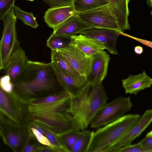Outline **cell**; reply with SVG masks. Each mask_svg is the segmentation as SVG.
<instances>
[{
    "label": "cell",
    "mask_w": 152,
    "mask_h": 152,
    "mask_svg": "<svg viewBox=\"0 0 152 152\" xmlns=\"http://www.w3.org/2000/svg\"><path fill=\"white\" fill-rule=\"evenodd\" d=\"M109 4L107 0H73L72 6L75 12L77 13Z\"/></svg>",
    "instance_id": "603a6c76"
},
{
    "label": "cell",
    "mask_w": 152,
    "mask_h": 152,
    "mask_svg": "<svg viewBox=\"0 0 152 152\" xmlns=\"http://www.w3.org/2000/svg\"><path fill=\"white\" fill-rule=\"evenodd\" d=\"M80 34L99 42L111 54H118L116 42L119 35L121 34L119 32L113 29L93 27L85 30Z\"/></svg>",
    "instance_id": "7c38bea8"
},
{
    "label": "cell",
    "mask_w": 152,
    "mask_h": 152,
    "mask_svg": "<svg viewBox=\"0 0 152 152\" xmlns=\"http://www.w3.org/2000/svg\"><path fill=\"white\" fill-rule=\"evenodd\" d=\"M137 114L124 115L118 120L92 131L87 152H107L130 131L139 120Z\"/></svg>",
    "instance_id": "3957f363"
},
{
    "label": "cell",
    "mask_w": 152,
    "mask_h": 152,
    "mask_svg": "<svg viewBox=\"0 0 152 152\" xmlns=\"http://www.w3.org/2000/svg\"><path fill=\"white\" fill-rule=\"evenodd\" d=\"M76 13L72 6L50 8L45 13L44 21L53 29Z\"/></svg>",
    "instance_id": "d6986e66"
},
{
    "label": "cell",
    "mask_w": 152,
    "mask_h": 152,
    "mask_svg": "<svg viewBox=\"0 0 152 152\" xmlns=\"http://www.w3.org/2000/svg\"><path fill=\"white\" fill-rule=\"evenodd\" d=\"M147 3L149 7H152V0H147Z\"/></svg>",
    "instance_id": "f35d334b"
},
{
    "label": "cell",
    "mask_w": 152,
    "mask_h": 152,
    "mask_svg": "<svg viewBox=\"0 0 152 152\" xmlns=\"http://www.w3.org/2000/svg\"><path fill=\"white\" fill-rule=\"evenodd\" d=\"M51 62L54 64L61 71L77 81L81 85L86 83V78L81 76L69 62L56 50H52Z\"/></svg>",
    "instance_id": "ffe728a7"
},
{
    "label": "cell",
    "mask_w": 152,
    "mask_h": 152,
    "mask_svg": "<svg viewBox=\"0 0 152 152\" xmlns=\"http://www.w3.org/2000/svg\"><path fill=\"white\" fill-rule=\"evenodd\" d=\"M93 27L84 22L75 13L53 29L52 34L71 38Z\"/></svg>",
    "instance_id": "5bb4252c"
},
{
    "label": "cell",
    "mask_w": 152,
    "mask_h": 152,
    "mask_svg": "<svg viewBox=\"0 0 152 152\" xmlns=\"http://www.w3.org/2000/svg\"><path fill=\"white\" fill-rule=\"evenodd\" d=\"M15 0H0V20L13 7Z\"/></svg>",
    "instance_id": "1f68e13d"
},
{
    "label": "cell",
    "mask_w": 152,
    "mask_h": 152,
    "mask_svg": "<svg viewBox=\"0 0 152 152\" xmlns=\"http://www.w3.org/2000/svg\"><path fill=\"white\" fill-rule=\"evenodd\" d=\"M68 45L77 48L89 58L105 49L99 42L81 34L72 37Z\"/></svg>",
    "instance_id": "2e32d148"
},
{
    "label": "cell",
    "mask_w": 152,
    "mask_h": 152,
    "mask_svg": "<svg viewBox=\"0 0 152 152\" xmlns=\"http://www.w3.org/2000/svg\"><path fill=\"white\" fill-rule=\"evenodd\" d=\"M71 38L51 34L47 41V45L51 50H57L68 46Z\"/></svg>",
    "instance_id": "484cf974"
},
{
    "label": "cell",
    "mask_w": 152,
    "mask_h": 152,
    "mask_svg": "<svg viewBox=\"0 0 152 152\" xmlns=\"http://www.w3.org/2000/svg\"><path fill=\"white\" fill-rule=\"evenodd\" d=\"M151 14L152 16V10H151V12L150 13Z\"/></svg>",
    "instance_id": "60d3db41"
},
{
    "label": "cell",
    "mask_w": 152,
    "mask_h": 152,
    "mask_svg": "<svg viewBox=\"0 0 152 152\" xmlns=\"http://www.w3.org/2000/svg\"><path fill=\"white\" fill-rule=\"evenodd\" d=\"M122 34H123L128 37L132 38L134 39H135L138 42H141V43L145 45L148 46L152 48V42L149 41L144 40L143 39L137 38L134 37H133L128 34H126L123 33Z\"/></svg>",
    "instance_id": "8d00e7d4"
},
{
    "label": "cell",
    "mask_w": 152,
    "mask_h": 152,
    "mask_svg": "<svg viewBox=\"0 0 152 152\" xmlns=\"http://www.w3.org/2000/svg\"><path fill=\"white\" fill-rule=\"evenodd\" d=\"M113 152H145L140 142L135 144H131L117 148Z\"/></svg>",
    "instance_id": "d6a6232c"
},
{
    "label": "cell",
    "mask_w": 152,
    "mask_h": 152,
    "mask_svg": "<svg viewBox=\"0 0 152 152\" xmlns=\"http://www.w3.org/2000/svg\"><path fill=\"white\" fill-rule=\"evenodd\" d=\"M30 113L32 121L45 126L57 136L75 129L71 119L66 113Z\"/></svg>",
    "instance_id": "9c48e42d"
},
{
    "label": "cell",
    "mask_w": 152,
    "mask_h": 152,
    "mask_svg": "<svg viewBox=\"0 0 152 152\" xmlns=\"http://www.w3.org/2000/svg\"><path fill=\"white\" fill-rule=\"evenodd\" d=\"M28 136L35 139L40 144L50 147L53 146L47 137L36 129L28 125Z\"/></svg>",
    "instance_id": "f1b7e54d"
},
{
    "label": "cell",
    "mask_w": 152,
    "mask_h": 152,
    "mask_svg": "<svg viewBox=\"0 0 152 152\" xmlns=\"http://www.w3.org/2000/svg\"><path fill=\"white\" fill-rule=\"evenodd\" d=\"M28 60L23 49L19 46L14 50L4 70L5 74L13 80L24 72Z\"/></svg>",
    "instance_id": "9a60e30c"
},
{
    "label": "cell",
    "mask_w": 152,
    "mask_h": 152,
    "mask_svg": "<svg viewBox=\"0 0 152 152\" xmlns=\"http://www.w3.org/2000/svg\"><path fill=\"white\" fill-rule=\"evenodd\" d=\"M12 81L13 93L26 104L32 101L65 91L51 63L28 60L23 72Z\"/></svg>",
    "instance_id": "6da1fadb"
},
{
    "label": "cell",
    "mask_w": 152,
    "mask_h": 152,
    "mask_svg": "<svg viewBox=\"0 0 152 152\" xmlns=\"http://www.w3.org/2000/svg\"><path fill=\"white\" fill-rule=\"evenodd\" d=\"M27 0L30 1H34V0Z\"/></svg>",
    "instance_id": "b9f144b4"
},
{
    "label": "cell",
    "mask_w": 152,
    "mask_h": 152,
    "mask_svg": "<svg viewBox=\"0 0 152 152\" xmlns=\"http://www.w3.org/2000/svg\"><path fill=\"white\" fill-rule=\"evenodd\" d=\"M16 18L13 7L2 19L4 29L0 42V69L6 68L10 57L20 46L16 28Z\"/></svg>",
    "instance_id": "277c9868"
},
{
    "label": "cell",
    "mask_w": 152,
    "mask_h": 152,
    "mask_svg": "<svg viewBox=\"0 0 152 152\" xmlns=\"http://www.w3.org/2000/svg\"><path fill=\"white\" fill-rule=\"evenodd\" d=\"M140 142L145 152H152V137H145Z\"/></svg>",
    "instance_id": "d590c367"
},
{
    "label": "cell",
    "mask_w": 152,
    "mask_h": 152,
    "mask_svg": "<svg viewBox=\"0 0 152 152\" xmlns=\"http://www.w3.org/2000/svg\"><path fill=\"white\" fill-rule=\"evenodd\" d=\"M13 9L16 18L21 20L25 24L33 28H36L38 27L39 25L36 18L32 12L23 11L15 5Z\"/></svg>",
    "instance_id": "4316f807"
},
{
    "label": "cell",
    "mask_w": 152,
    "mask_h": 152,
    "mask_svg": "<svg viewBox=\"0 0 152 152\" xmlns=\"http://www.w3.org/2000/svg\"><path fill=\"white\" fill-rule=\"evenodd\" d=\"M134 51L136 53L138 54H140L142 53L143 49L142 47L139 46H137L135 47Z\"/></svg>",
    "instance_id": "74e56055"
},
{
    "label": "cell",
    "mask_w": 152,
    "mask_h": 152,
    "mask_svg": "<svg viewBox=\"0 0 152 152\" xmlns=\"http://www.w3.org/2000/svg\"><path fill=\"white\" fill-rule=\"evenodd\" d=\"M70 97L50 103L31 105L28 104V108L30 113H66L69 106Z\"/></svg>",
    "instance_id": "7402d4cb"
},
{
    "label": "cell",
    "mask_w": 152,
    "mask_h": 152,
    "mask_svg": "<svg viewBox=\"0 0 152 152\" xmlns=\"http://www.w3.org/2000/svg\"><path fill=\"white\" fill-rule=\"evenodd\" d=\"M36 140L34 138L28 136V138L21 152H37V148L40 145H39V142L37 143L36 142Z\"/></svg>",
    "instance_id": "e575fe53"
},
{
    "label": "cell",
    "mask_w": 152,
    "mask_h": 152,
    "mask_svg": "<svg viewBox=\"0 0 152 152\" xmlns=\"http://www.w3.org/2000/svg\"><path fill=\"white\" fill-rule=\"evenodd\" d=\"M110 59L109 54L104 50L92 56L90 70L86 77L87 83L91 86L102 83L107 75Z\"/></svg>",
    "instance_id": "30bf717a"
},
{
    "label": "cell",
    "mask_w": 152,
    "mask_h": 152,
    "mask_svg": "<svg viewBox=\"0 0 152 152\" xmlns=\"http://www.w3.org/2000/svg\"><path fill=\"white\" fill-rule=\"evenodd\" d=\"M71 97L66 91L51 95L44 98L35 100L29 102L28 104L37 105L53 103Z\"/></svg>",
    "instance_id": "83f0119b"
},
{
    "label": "cell",
    "mask_w": 152,
    "mask_h": 152,
    "mask_svg": "<svg viewBox=\"0 0 152 152\" xmlns=\"http://www.w3.org/2000/svg\"><path fill=\"white\" fill-rule=\"evenodd\" d=\"M51 63L58 79L64 90L71 97H75L80 94L86 83L84 86L81 85L76 80L62 72L54 64Z\"/></svg>",
    "instance_id": "44dd1931"
},
{
    "label": "cell",
    "mask_w": 152,
    "mask_h": 152,
    "mask_svg": "<svg viewBox=\"0 0 152 152\" xmlns=\"http://www.w3.org/2000/svg\"><path fill=\"white\" fill-rule=\"evenodd\" d=\"M40 124L43 132V134L47 137L52 145L61 148L63 149L65 152H66L61 143L57 135L46 126Z\"/></svg>",
    "instance_id": "f546056e"
},
{
    "label": "cell",
    "mask_w": 152,
    "mask_h": 152,
    "mask_svg": "<svg viewBox=\"0 0 152 152\" xmlns=\"http://www.w3.org/2000/svg\"><path fill=\"white\" fill-rule=\"evenodd\" d=\"M107 0L110 2L109 6L110 11L122 32L125 30H130L128 4L130 0Z\"/></svg>",
    "instance_id": "ac0fdd59"
},
{
    "label": "cell",
    "mask_w": 152,
    "mask_h": 152,
    "mask_svg": "<svg viewBox=\"0 0 152 152\" xmlns=\"http://www.w3.org/2000/svg\"><path fill=\"white\" fill-rule=\"evenodd\" d=\"M0 136L14 152L21 151L28 137V129L11 121L0 113Z\"/></svg>",
    "instance_id": "8992f818"
},
{
    "label": "cell",
    "mask_w": 152,
    "mask_h": 152,
    "mask_svg": "<svg viewBox=\"0 0 152 152\" xmlns=\"http://www.w3.org/2000/svg\"><path fill=\"white\" fill-rule=\"evenodd\" d=\"M80 131L73 129L57 136L66 152H71L72 149L79 136Z\"/></svg>",
    "instance_id": "d4e9b609"
},
{
    "label": "cell",
    "mask_w": 152,
    "mask_h": 152,
    "mask_svg": "<svg viewBox=\"0 0 152 152\" xmlns=\"http://www.w3.org/2000/svg\"><path fill=\"white\" fill-rule=\"evenodd\" d=\"M84 22L92 27L113 29L123 33L110 9L109 4L76 13Z\"/></svg>",
    "instance_id": "ba28073f"
},
{
    "label": "cell",
    "mask_w": 152,
    "mask_h": 152,
    "mask_svg": "<svg viewBox=\"0 0 152 152\" xmlns=\"http://www.w3.org/2000/svg\"><path fill=\"white\" fill-rule=\"evenodd\" d=\"M152 122V109L146 110L129 132L120 141L110 147L107 152H113L117 148L131 144L132 142L140 136Z\"/></svg>",
    "instance_id": "4fadbf2b"
},
{
    "label": "cell",
    "mask_w": 152,
    "mask_h": 152,
    "mask_svg": "<svg viewBox=\"0 0 152 152\" xmlns=\"http://www.w3.org/2000/svg\"><path fill=\"white\" fill-rule=\"evenodd\" d=\"M122 86L126 94L136 95L139 91L152 85V78L149 77L145 71L137 75H130L126 78L122 80Z\"/></svg>",
    "instance_id": "e0dca14e"
},
{
    "label": "cell",
    "mask_w": 152,
    "mask_h": 152,
    "mask_svg": "<svg viewBox=\"0 0 152 152\" xmlns=\"http://www.w3.org/2000/svg\"><path fill=\"white\" fill-rule=\"evenodd\" d=\"M133 106L130 97L121 96L107 103L92 120L91 128L98 129L120 118Z\"/></svg>",
    "instance_id": "5b68a950"
},
{
    "label": "cell",
    "mask_w": 152,
    "mask_h": 152,
    "mask_svg": "<svg viewBox=\"0 0 152 152\" xmlns=\"http://www.w3.org/2000/svg\"><path fill=\"white\" fill-rule=\"evenodd\" d=\"M108 99L102 83L91 86L87 83L80 94L71 97L66 113L71 119L74 129L79 131L86 129Z\"/></svg>",
    "instance_id": "7a4b0ae2"
},
{
    "label": "cell",
    "mask_w": 152,
    "mask_h": 152,
    "mask_svg": "<svg viewBox=\"0 0 152 152\" xmlns=\"http://www.w3.org/2000/svg\"><path fill=\"white\" fill-rule=\"evenodd\" d=\"M146 137H152V130L147 134Z\"/></svg>",
    "instance_id": "ab89813d"
},
{
    "label": "cell",
    "mask_w": 152,
    "mask_h": 152,
    "mask_svg": "<svg viewBox=\"0 0 152 152\" xmlns=\"http://www.w3.org/2000/svg\"><path fill=\"white\" fill-rule=\"evenodd\" d=\"M27 104L20 102L13 92L8 94L0 88V112L14 122L23 126L22 121L27 124L30 118Z\"/></svg>",
    "instance_id": "52a82bcc"
},
{
    "label": "cell",
    "mask_w": 152,
    "mask_h": 152,
    "mask_svg": "<svg viewBox=\"0 0 152 152\" xmlns=\"http://www.w3.org/2000/svg\"><path fill=\"white\" fill-rule=\"evenodd\" d=\"M56 51L66 59L81 76L86 78L90 70L91 57H87L77 48L69 45Z\"/></svg>",
    "instance_id": "8fae6325"
},
{
    "label": "cell",
    "mask_w": 152,
    "mask_h": 152,
    "mask_svg": "<svg viewBox=\"0 0 152 152\" xmlns=\"http://www.w3.org/2000/svg\"><path fill=\"white\" fill-rule=\"evenodd\" d=\"M92 131L86 129L80 134L71 152H87L91 141Z\"/></svg>",
    "instance_id": "cb8c5ba5"
},
{
    "label": "cell",
    "mask_w": 152,
    "mask_h": 152,
    "mask_svg": "<svg viewBox=\"0 0 152 152\" xmlns=\"http://www.w3.org/2000/svg\"><path fill=\"white\" fill-rule=\"evenodd\" d=\"M50 8L72 6L73 0H43Z\"/></svg>",
    "instance_id": "836d02e7"
},
{
    "label": "cell",
    "mask_w": 152,
    "mask_h": 152,
    "mask_svg": "<svg viewBox=\"0 0 152 152\" xmlns=\"http://www.w3.org/2000/svg\"><path fill=\"white\" fill-rule=\"evenodd\" d=\"M1 88L8 94L13 92L14 86L10 76L5 75L1 77L0 79Z\"/></svg>",
    "instance_id": "4dcf8cb0"
}]
</instances>
